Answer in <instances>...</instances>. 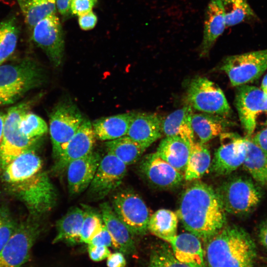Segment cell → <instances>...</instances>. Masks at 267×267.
Instances as JSON below:
<instances>
[{"instance_id":"cell-27","label":"cell","mask_w":267,"mask_h":267,"mask_svg":"<svg viewBox=\"0 0 267 267\" xmlns=\"http://www.w3.org/2000/svg\"><path fill=\"white\" fill-rule=\"evenodd\" d=\"M84 211L78 207L69 210L56 222L57 234L53 243L63 242L69 245L81 243V232Z\"/></svg>"},{"instance_id":"cell-29","label":"cell","mask_w":267,"mask_h":267,"mask_svg":"<svg viewBox=\"0 0 267 267\" xmlns=\"http://www.w3.org/2000/svg\"><path fill=\"white\" fill-rule=\"evenodd\" d=\"M245 140L246 154L242 165L259 185L267 186V154L250 137H245Z\"/></svg>"},{"instance_id":"cell-44","label":"cell","mask_w":267,"mask_h":267,"mask_svg":"<svg viewBox=\"0 0 267 267\" xmlns=\"http://www.w3.org/2000/svg\"><path fill=\"white\" fill-rule=\"evenodd\" d=\"M251 140L267 154V127L251 136Z\"/></svg>"},{"instance_id":"cell-13","label":"cell","mask_w":267,"mask_h":267,"mask_svg":"<svg viewBox=\"0 0 267 267\" xmlns=\"http://www.w3.org/2000/svg\"><path fill=\"white\" fill-rule=\"evenodd\" d=\"M235 105L246 134L252 136L259 116L267 112V94L261 89L246 84L237 87Z\"/></svg>"},{"instance_id":"cell-7","label":"cell","mask_w":267,"mask_h":267,"mask_svg":"<svg viewBox=\"0 0 267 267\" xmlns=\"http://www.w3.org/2000/svg\"><path fill=\"white\" fill-rule=\"evenodd\" d=\"M84 120L78 106L70 100L60 101L53 108L49 115V132L55 161Z\"/></svg>"},{"instance_id":"cell-36","label":"cell","mask_w":267,"mask_h":267,"mask_svg":"<svg viewBox=\"0 0 267 267\" xmlns=\"http://www.w3.org/2000/svg\"><path fill=\"white\" fill-rule=\"evenodd\" d=\"M84 218L81 232V243L89 244L101 230L103 220L101 215L87 205H83Z\"/></svg>"},{"instance_id":"cell-20","label":"cell","mask_w":267,"mask_h":267,"mask_svg":"<svg viewBox=\"0 0 267 267\" xmlns=\"http://www.w3.org/2000/svg\"><path fill=\"white\" fill-rule=\"evenodd\" d=\"M224 11L220 0H211L205 11L203 35L199 48L200 56H207L226 28Z\"/></svg>"},{"instance_id":"cell-43","label":"cell","mask_w":267,"mask_h":267,"mask_svg":"<svg viewBox=\"0 0 267 267\" xmlns=\"http://www.w3.org/2000/svg\"><path fill=\"white\" fill-rule=\"evenodd\" d=\"M88 244L104 246L107 247L112 246L111 236L104 223L101 231Z\"/></svg>"},{"instance_id":"cell-35","label":"cell","mask_w":267,"mask_h":267,"mask_svg":"<svg viewBox=\"0 0 267 267\" xmlns=\"http://www.w3.org/2000/svg\"><path fill=\"white\" fill-rule=\"evenodd\" d=\"M19 33L15 17H10L0 23V65L14 52Z\"/></svg>"},{"instance_id":"cell-37","label":"cell","mask_w":267,"mask_h":267,"mask_svg":"<svg viewBox=\"0 0 267 267\" xmlns=\"http://www.w3.org/2000/svg\"><path fill=\"white\" fill-rule=\"evenodd\" d=\"M30 110H27L22 115L19 122V128L26 137L31 139H39L47 132V126L42 118Z\"/></svg>"},{"instance_id":"cell-46","label":"cell","mask_w":267,"mask_h":267,"mask_svg":"<svg viewBox=\"0 0 267 267\" xmlns=\"http://www.w3.org/2000/svg\"><path fill=\"white\" fill-rule=\"evenodd\" d=\"M258 236L260 242L267 251V219L262 222L259 225Z\"/></svg>"},{"instance_id":"cell-50","label":"cell","mask_w":267,"mask_h":267,"mask_svg":"<svg viewBox=\"0 0 267 267\" xmlns=\"http://www.w3.org/2000/svg\"><path fill=\"white\" fill-rule=\"evenodd\" d=\"M266 125L267 126V121H266Z\"/></svg>"},{"instance_id":"cell-2","label":"cell","mask_w":267,"mask_h":267,"mask_svg":"<svg viewBox=\"0 0 267 267\" xmlns=\"http://www.w3.org/2000/svg\"><path fill=\"white\" fill-rule=\"evenodd\" d=\"M206 242L205 257L209 267H254L256 245L241 227L224 226Z\"/></svg>"},{"instance_id":"cell-11","label":"cell","mask_w":267,"mask_h":267,"mask_svg":"<svg viewBox=\"0 0 267 267\" xmlns=\"http://www.w3.org/2000/svg\"><path fill=\"white\" fill-rule=\"evenodd\" d=\"M40 232L39 225L32 222L17 227L0 251V267H21L28 260L31 249Z\"/></svg>"},{"instance_id":"cell-4","label":"cell","mask_w":267,"mask_h":267,"mask_svg":"<svg viewBox=\"0 0 267 267\" xmlns=\"http://www.w3.org/2000/svg\"><path fill=\"white\" fill-rule=\"evenodd\" d=\"M216 192L225 212L236 216L251 213L262 198L260 187L251 179L244 176L228 179Z\"/></svg>"},{"instance_id":"cell-33","label":"cell","mask_w":267,"mask_h":267,"mask_svg":"<svg viewBox=\"0 0 267 267\" xmlns=\"http://www.w3.org/2000/svg\"><path fill=\"white\" fill-rule=\"evenodd\" d=\"M28 28L32 30L36 24L55 13L56 0H17Z\"/></svg>"},{"instance_id":"cell-21","label":"cell","mask_w":267,"mask_h":267,"mask_svg":"<svg viewBox=\"0 0 267 267\" xmlns=\"http://www.w3.org/2000/svg\"><path fill=\"white\" fill-rule=\"evenodd\" d=\"M169 243L176 258L189 267H207L200 239L191 233L177 234Z\"/></svg>"},{"instance_id":"cell-5","label":"cell","mask_w":267,"mask_h":267,"mask_svg":"<svg viewBox=\"0 0 267 267\" xmlns=\"http://www.w3.org/2000/svg\"><path fill=\"white\" fill-rule=\"evenodd\" d=\"M8 185L12 193L35 215L47 212L55 204V188L47 174L42 170L25 180L8 183Z\"/></svg>"},{"instance_id":"cell-14","label":"cell","mask_w":267,"mask_h":267,"mask_svg":"<svg viewBox=\"0 0 267 267\" xmlns=\"http://www.w3.org/2000/svg\"><path fill=\"white\" fill-rule=\"evenodd\" d=\"M127 166L114 155L107 152L101 159L89 186L91 198L102 199L118 188L126 175Z\"/></svg>"},{"instance_id":"cell-18","label":"cell","mask_w":267,"mask_h":267,"mask_svg":"<svg viewBox=\"0 0 267 267\" xmlns=\"http://www.w3.org/2000/svg\"><path fill=\"white\" fill-rule=\"evenodd\" d=\"M101 159L100 154L93 150L86 156L69 164L66 170L68 188L70 194H79L89 187Z\"/></svg>"},{"instance_id":"cell-47","label":"cell","mask_w":267,"mask_h":267,"mask_svg":"<svg viewBox=\"0 0 267 267\" xmlns=\"http://www.w3.org/2000/svg\"><path fill=\"white\" fill-rule=\"evenodd\" d=\"M71 0H56V10L64 16H68L70 12Z\"/></svg>"},{"instance_id":"cell-17","label":"cell","mask_w":267,"mask_h":267,"mask_svg":"<svg viewBox=\"0 0 267 267\" xmlns=\"http://www.w3.org/2000/svg\"><path fill=\"white\" fill-rule=\"evenodd\" d=\"M139 169L150 182L159 187L168 188L177 186L184 178L183 174L159 157L155 152L143 157Z\"/></svg>"},{"instance_id":"cell-41","label":"cell","mask_w":267,"mask_h":267,"mask_svg":"<svg viewBox=\"0 0 267 267\" xmlns=\"http://www.w3.org/2000/svg\"><path fill=\"white\" fill-rule=\"evenodd\" d=\"M88 251L90 259L98 262L107 258L111 254L108 248L104 246L88 244Z\"/></svg>"},{"instance_id":"cell-23","label":"cell","mask_w":267,"mask_h":267,"mask_svg":"<svg viewBox=\"0 0 267 267\" xmlns=\"http://www.w3.org/2000/svg\"><path fill=\"white\" fill-rule=\"evenodd\" d=\"M190 150L191 145L187 140L178 136H169L161 141L155 153L183 174Z\"/></svg>"},{"instance_id":"cell-30","label":"cell","mask_w":267,"mask_h":267,"mask_svg":"<svg viewBox=\"0 0 267 267\" xmlns=\"http://www.w3.org/2000/svg\"><path fill=\"white\" fill-rule=\"evenodd\" d=\"M178 220L176 212L166 209H159L150 216L148 230L169 242L177 234Z\"/></svg>"},{"instance_id":"cell-31","label":"cell","mask_w":267,"mask_h":267,"mask_svg":"<svg viewBox=\"0 0 267 267\" xmlns=\"http://www.w3.org/2000/svg\"><path fill=\"white\" fill-rule=\"evenodd\" d=\"M211 164L210 152L205 143L194 142L191 150L183 173L187 181L197 179L208 170Z\"/></svg>"},{"instance_id":"cell-32","label":"cell","mask_w":267,"mask_h":267,"mask_svg":"<svg viewBox=\"0 0 267 267\" xmlns=\"http://www.w3.org/2000/svg\"><path fill=\"white\" fill-rule=\"evenodd\" d=\"M105 144L107 152L114 155L127 166L135 163L146 149L127 135L107 141Z\"/></svg>"},{"instance_id":"cell-22","label":"cell","mask_w":267,"mask_h":267,"mask_svg":"<svg viewBox=\"0 0 267 267\" xmlns=\"http://www.w3.org/2000/svg\"><path fill=\"white\" fill-rule=\"evenodd\" d=\"M162 119L151 113H135L127 135L148 148L162 136Z\"/></svg>"},{"instance_id":"cell-42","label":"cell","mask_w":267,"mask_h":267,"mask_svg":"<svg viewBox=\"0 0 267 267\" xmlns=\"http://www.w3.org/2000/svg\"><path fill=\"white\" fill-rule=\"evenodd\" d=\"M78 16L79 26L83 30L88 31L91 30L95 26L97 23V16L92 10Z\"/></svg>"},{"instance_id":"cell-19","label":"cell","mask_w":267,"mask_h":267,"mask_svg":"<svg viewBox=\"0 0 267 267\" xmlns=\"http://www.w3.org/2000/svg\"><path fill=\"white\" fill-rule=\"evenodd\" d=\"M104 224L109 232L112 246L124 255L134 253L135 250L132 233L119 218L108 202L100 205Z\"/></svg>"},{"instance_id":"cell-24","label":"cell","mask_w":267,"mask_h":267,"mask_svg":"<svg viewBox=\"0 0 267 267\" xmlns=\"http://www.w3.org/2000/svg\"><path fill=\"white\" fill-rule=\"evenodd\" d=\"M42 162L34 149L15 158L4 169V179L8 183L25 180L41 170Z\"/></svg>"},{"instance_id":"cell-15","label":"cell","mask_w":267,"mask_h":267,"mask_svg":"<svg viewBox=\"0 0 267 267\" xmlns=\"http://www.w3.org/2000/svg\"><path fill=\"white\" fill-rule=\"evenodd\" d=\"M220 145L211 162V170L217 175L232 173L242 165L245 154V137L236 134L224 132L220 135Z\"/></svg>"},{"instance_id":"cell-40","label":"cell","mask_w":267,"mask_h":267,"mask_svg":"<svg viewBox=\"0 0 267 267\" xmlns=\"http://www.w3.org/2000/svg\"><path fill=\"white\" fill-rule=\"evenodd\" d=\"M97 0H71L70 12L79 16L92 10Z\"/></svg>"},{"instance_id":"cell-16","label":"cell","mask_w":267,"mask_h":267,"mask_svg":"<svg viewBox=\"0 0 267 267\" xmlns=\"http://www.w3.org/2000/svg\"><path fill=\"white\" fill-rule=\"evenodd\" d=\"M96 137L91 123L85 119L80 127L68 142L62 154L56 160L52 171L61 174L71 162L90 153L93 150Z\"/></svg>"},{"instance_id":"cell-38","label":"cell","mask_w":267,"mask_h":267,"mask_svg":"<svg viewBox=\"0 0 267 267\" xmlns=\"http://www.w3.org/2000/svg\"><path fill=\"white\" fill-rule=\"evenodd\" d=\"M147 267H189L177 260L172 250L162 246L153 251Z\"/></svg>"},{"instance_id":"cell-45","label":"cell","mask_w":267,"mask_h":267,"mask_svg":"<svg viewBox=\"0 0 267 267\" xmlns=\"http://www.w3.org/2000/svg\"><path fill=\"white\" fill-rule=\"evenodd\" d=\"M108 267H125L126 265L124 255L120 252L110 254L107 258Z\"/></svg>"},{"instance_id":"cell-9","label":"cell","mask_w":267,"mask_h":267,"mask_svg":"<svg viewBox=\"0 0 267 267\" xmlns=\"http://www.w3.org/2000/svg\"><path fill=\"white\" fill-rule=\"evenodd\" d=\"M186 98L191 107L204 113L224 116L231 111L221 89L205 77H197L191 81Z\"/></svg>"},{"instance_id":"cell-12","label":"cell","mask_w":267,"mask_h":267,"mask_svg":"<svg viewBox=\"0 0 267 267\" xmlns=\"http://www.w3.org/2000/svg\"><path fill=\"white\" fill-rule=\"evenodd\" d=\"M32 38L36 44L46 54L56 67L62 63L65 43L59 18L55 13L39 21L32 30Z\"/></svg>"},{"instance_id":"cell-28","label":"cell","mask_w":267,"mask_h":267,"mask_svg":"<svg viewBox=\"0 0 267 267\" xmlns=\"http://www.w3.org/2000/svg\"><path fill=\"white\" fill-rule=\"evenodd\" d=\"M191 123L200 142L205 143L225 132L229 122L223 116L206 113H193Z\"/></svg>"},{"instance_id":"cell-49","label":"cell","mask_w":267,"mask_h":267,"mask_svg":"<svg viewBox=\"0 0 267 267\" xmlns=\"http://www.w3.org/2000/svg\"><path fill=\"white\" fill-rule=\"evenodd\" d=\"M261 89L267 94V74H266L262 80Z\"/></svg>"},{"instance_id":"cell-6","label":"cell","mask_w":267,"mask_h":267,"mask_svg":"<svg viewBox=\"0 0 267 267\" xmlns=\"http://www.w3.org/2000/svg\"><path fill=\"white\" fill-rule=\"evenodd\" d=\"M29 109L30 103L24 102L10 108L5 114L0 142V167L3 170L19 155L33 148L39 139L26 137L19 128L22 115Z\"/></svg>"},{"instance_id":"cell-25","label":"cell","mask_w":267,"mask_h":267,"mask_svg":"<svg viewBox=\"0 0 267 267\" xmlns=\"http://www.w3.org/2000/svg\"><path fill=\"white\" fill-rule=\"evenodd\" d=\"M134 112L104 117L91 123L95 137L101 141H110L126 135Z\"/></svg>"},{"instance_id":"cell-8","label":"cell","mask_w":267,"mask_h":267,"mask_svg":"<svg viewBox=\"0 0 267 267\" xmlns=\"http://www.w3.org/2000/svg\"><path fill=\"white\" fill-rule=\"evenodd\" d=\"M221 69L238 87L258 79L267 69V48L227 56Z\"/></svg>"},{"instance_id":"cell-39","label":"cell","mask_w":267,"mask_h":267,"mask_svg":"<svg viewBox=\"0 0 267 267\" xmlns=\"http://www.w3.org/2000/svg\"><path fill=\"white\" fill-rule=\"evenodd\" d=\"M17 225L7 212L0 208V251L15 231Z\"/></svg>"},{"instance_id":"cell-3","label":"cell","mask_w":267,"mask_h":267,"mask_svg":"<svg viewBox=\"0 0 267 267\" xmlns=\"http://www.w3.org/2000/svg\"><path fill=\"white\" fill-rule=\"evenodd\" d=\"M43 81L42 69L32 59L0 65V105L14 103Z\"/></svg>"},{"instance_id":"cell-34","label":"cell","mask_w":267,"mask_h":267,"mask_svg":"<svg viewBox=\"0 0 267 267\" xmlns=\"http://www.w3.org/2000/svg\"><path fill=\"white\" fill-rule=\"evenodd\" d=\"M224 11L226 27L243 22L256 21L259 18L248 0H220Z\"/></svg>"},{"instance_id":"cell-1","label":"cell","mask_w":267,"mask_h":267,"mask_svg":"<svg viewBox=\"0 0 267 267\" xmlns=\"http://www.w3.org/2000/svg\"><path fill=\"white\" fill-rule=\"evenodd\" d=\"M176 213L184 228L204 241L225 225V211L216 190L202 182L185 189Z\"/></svg>"},{"instance_id":"cell-26","label":"cell","mask_w":267,"mask_h":267,"mask_svg":"<svg viewBox=\"0 0 267 267\" xmlns=\"http://www.w3.org/2000/svg\"><path fill=\"white\" fill-rule=\"evenodd\" d=\"M192 114V107L189 104L173 112L162 120V133L166 136H179L192 145L195 142L191 123Z\"/></svg>"},{"instance_id":"cell-10","label":"cell","mask_w":267,"mask_h":267,"mask_svg":"<svg viewBox=\"0 0 267 267\" xmlns=\"http://www.w3.org/2000/svg\"><path fill=\"white\" fill-rule=\"evenodd\" d=\"M112 207L133 234L143 235L148 230L150 217L144 201L137 194L123 190L112 198Z\"/></svg>"},{"instance_id":"cell-48","label":"cell","mask_w":267,"mask_h":267,"mask_svg":"<svg viewBox=\"0 0 267 267\" xmlns=\"http://www.w3.org/2000/svg\"><path fill=\"white\" fill-rule=\"evenodd\" d=\"M5 114L0 112V142L1 139Z\"/></svg>"}]
</instances>
